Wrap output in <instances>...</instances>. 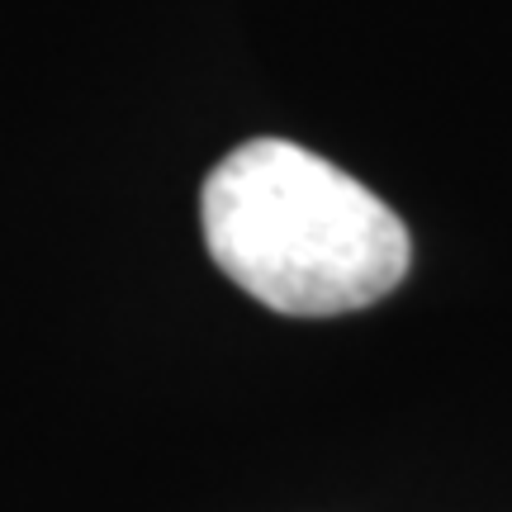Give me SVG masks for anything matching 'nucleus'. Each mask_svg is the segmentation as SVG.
Here are the masks:
<instances>
[{"label":"nucleus","instance_id":"1","mask_svg":"<svg viewBox=\"0 0 512 512\" xmlns=\"http://www.w3.org/2000/svg\"><path fill=\"white\" fill-rule=\"evenodd\" d=\"M200 223L219 271L290 318L370 309L413 261L408 228L375 190L285 138L233 147L200 190Z\"/></svg>","mask_w":512,"mask_h":512}]
</instances>
